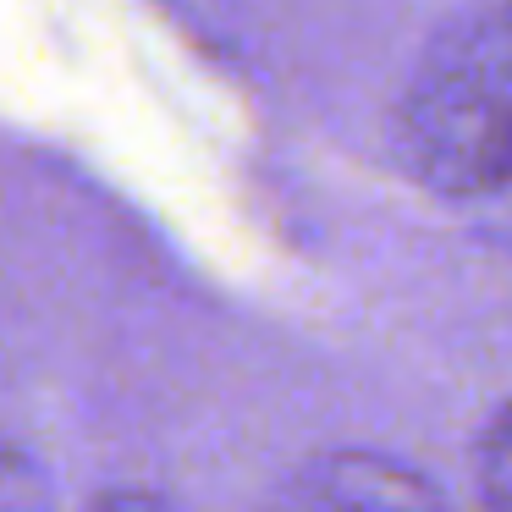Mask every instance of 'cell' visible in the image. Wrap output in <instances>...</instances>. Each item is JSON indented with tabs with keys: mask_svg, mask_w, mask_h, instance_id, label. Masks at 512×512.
<instances>
[{
	"mask_svg": "<svg viewBox=\"0 0 512 512\" xmlns=\"http://www.w3.org/2000/svg\"><path fill=\"white\" fill-rule=\"evenodd\" d=\"M419 149L452 188L512 182V34L479 39L435 72L419 105Z\"/></svg>",
	"mask_w": 512,
	"mask_h": 512,
	"instance_id": "obj_1",
	"label": "cell"
},
{
	"mask_svg": "<svg viewBox=\"0 0 512 512\" xmlns=\"http://www.w3.org/2000/svg\"><path fill=\"white\" fill-rule=\"evenodd\" d=\"M485 485L496 501H512V413L490 430L485 441Z\"/></svg>",
	"mask_w": 512,
	"mask_h": 512,
	"instance_id": "obj_2",
	"label": "cell"
}]
</instances>
